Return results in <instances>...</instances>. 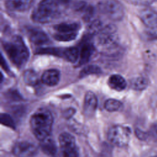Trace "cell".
Here are the masks:
<instances>
[{"instance_id":"9a60e30c","label":"cell","mask_w":157,"mask_h":157,"mask_svg":"<svg viewBox=\"0 0 157 157\" xmlns=\"http://www.w3.org/2000/svg\"><path fill=\"white\" fill-rule=\"evenodd\" d=\"M109 86L116 90V91H122L126 86V82L125 79L120 75L113 74L111 75L108 80Z\"/></svg>"},{"instance_id":"6da1fadb","label":"cell","mask_w":157,"mask_h":157,"mask_svg":"<svg viewBox=\"0 0 157 157\" xmlns=\"http://www.w3.org/2000/svg\"><path fill=\"white\" fill-rule=\"evenodd\" d=\"M70 0H42L32 13L36 22L46 23L57 18L64 10Z\"/></svg>"},{"instance_id":"7a4b0ae2","label":"cell","mask_w":157,"mask_h":157,"mask_svg":"<svg viewBox=\"0 0 157 157\" xmlns=\"http://www.w3.org/2000/svg\"><path fill=\"white\" fill-rule=\"evenodd\" d=\"M2 45L7 55L16 66L21 67L26 63L29 58V51L20 36H15L4 40Z\"/></svg>"},{"instance_id":"4fadbf2b","label":"cell","mask_w":157,"mask_h":157,"mask_svg":"<svg viewBox=\"0 0 157 157\" xmlns=\"http://www.w3.org/2000/svg\"><path fill=\"white\" fill-rule=\"evenodd\" d=\"M28 35L30 40L36 45H42L49 41L47 35L39 29H31L29 30Z\"/></svg>"},{"instance_id":"ba28073f","label":"cell","mask_w":157,"mask_h":157,"mask_svg":"<svg viewBox=\"0 0 157 157\" xmlns=\"http://www.w3.org/2000/svg\"><path fill=\"white\" fill-rule=\"evenodd\" d=\"M13 153L17 157H34L37 153V148L33 143L21 141L14 145Z\"/></svg>"},{"instance_id":"ac0fdd59","label":"cell","mask_w":157,"mask_h":157,"mask_svg":"<svg viewBox=\"0 0 157 157\" xmlns=\"http://www.w3.org/2000/svg\"><path fill=\"white\" fill-rule=\"evenodd\" d=\"M80 51L77 47H69L64 48L63 58L71 63L76 62L79 59Z\"/></svg>"},{"instance_id":"8fae6325","label":"cell","mask_w":157,"mask_h":157,"mask_svg":"<svg viewBox=\"0 0 157 157\" xmlns=\"http://www.w3.org/2000/svg\"><path fill=\"white\" fill-rule=\"evenodd\" d=\"M33 0H7L6 4L10 10L23 12L31 7Z\"/></svg>"},{"instance_id":"ffe728a7","label":"cell","mask_w":157,"mask_h":157,"mask_svg":"<svg viewBox=\"0 0 157 157\" xmlns=\"http://www.w3.org/2000/svg\"><path fill=\"white\" fill-rule=\"evenodd\" d=\"M24 81L26 83L30 85H35L39 83V78L37 74L33 70H26L23 75Z\"/></svg>"},{"instance_id":"e0dca14e","label":"cell","mask_w":157,"mask_h":157,"mask_svg":"<svg viewBox=\"0 0 157 157\" xmlns=\"http://www.w3.org/2000/svg\"><path fill=\"white\" fill-rule=\"evenodd\" d=\"M57 33H77L80 25L77 23H61L54 26Z\"/></svg>"},{"instance_id":"8992f818","label":"cell","mask_w":157,"mask_h":157,"mask_svg":"<svg viewBox=\"0 0 157 157\" xmlns=\"http://www.w3.org/2000/svg\"><path fill=\"white\" fill-rule=\"evenodd\" d=\"M59 142L63 157H78V151L73 136L67 132L61 133Z\"/></svg>"},{"instance_id":"7402d4cb","label":"cell","mask_w":157,"mask_h":157,"mask_svg":"<svg viewBox=\"0 0 157 157\" xmlns=\"http://www.w3.org/2000/svg\"><path fill=\"white\" fill-rule=\"evenodd\" d=\"M77 33H56L54 38L58 41L67 42L75 39L77 37Z\"/></svg>"},{"instance_id":"3957f363","label":"cell","mask_w":157,"mask_h":157,"mask_svg":"<svg viewBox=\"0 0 157 157\" xmlns=\"http://www.w3.org/2000/svg\"><path fill=\"white\" fill-rule=\"evenodd\" d=\"M53 123V118L51 112L44 108L37 110L30 119L32 131L40 141L50 136Z\"/></svg>"},{"instance_id":"30bf717a","label":"cell","mask_w":157,"mask_h":157,"mask_svg":"<svg viewBox=\"0 0 157 157\" xmlns=\"http://www.w3.org/2000/svg\"><path fill=\"white\" fill-rule=\"evenodd\" d=\"M139 17L142 21L148 27L154 28L157 26V13L153 10L144 9L140 11Z\"/></svg>"},{"instance_id":"5bb4252c","label":"cell","mask_w":157,"mask_h":157,"mask_svg":"<svg viewBox=\"0 0 157 157\" xmlns=\"http://www.w3.org/2000/svg\"><path fill=\"white\" fill-rule=\"evenodd\" d=\"M79 51V63L80 64H85L90 60L93 53V46L89 42H85L82 45Z\"/></svg>"},{"instance_id":"4316f807","label":"cell","mask_w":157,"mask_h":157,"mask_svg":"<svg viewBox=\"0 0 157 157\" xmlns=\"http://www.w3.org/2000/svg\"><path fill=\"white\" fill-rule=\"evenodd\" d=\"M150 135H151L155 140H157V123H155L151 126Z\"/></svg>"},{"instance_id":"cb8c5ba5","label":"cell","mask_w":157,"mask_h":157,"mask_svg":"<svg viewBox=\"0 0 157 157\" xmlns=\"http://www.w3.org/2000/svg\"><path fill=\"white\" fill-rule=\"evenodd\" d=\"M1 122L2 124L7 126L10 128L15 129V124L12 117L6 113H2L1 115Z\"/></svg>"},{"instance_id":"44dd1931","label":"cell","mask_w":157,"mask_h":157,"mask_svg":"<svg viewBox=\"0 0 157 157\" xmlns=\"http://www.w3.org/2000/svg\"><path fill=\"white\" fill-rule=\"evenodd\" d=\"M122 107V104L120 101L115 99H107L104 103L105 109L109 112H115L120 110Z\"/></svg>"},{"instance_id":"d6986e66","label":"cell","mask_w":157,"mask_h":157,"mask_svg":"<svg viewBox=\"0 0 157 157\" xmlns=\"http://www.w3.org/2000/svg\"><path fill=\"white\" fill-rule=\"evenodd\" d=\"M148 80L144 77H138L134 78L131 82V87L137 91L145 90L148 85Z\"/></svg>"},{"instance_id":"2e32d148","label":"cell","mask_w":157,"mask_h":157,"mask_svg":"<svg viewBox=\"0 0 157 157\" xmlns=\"http://www.w3.org/2000/svg\"><path fill=\"white\" fill-rule=\"evenodd\" d=\"M40 147L43 151L48 155L54 156L56 153V144L50 136L40 141Z\"/></svg>"},{"instance_id":"52a82bcc","label":"cell","mask_w":157,"mask_h":157,"mask_svg":"<svg viewBox=\"0 0 157 157\" xmlns=\"http://www.w3.org/2000/svg\"><path fill=\"white\" fill-rule=\"evenodd\" d=\"M116 29L113 26L103 27L98 34V43L103 48L109 49L117 44Z\"/></svg>"},{"instance_id":"603a6c76","label":"cell","mask_w":157,"mask_h":157,"mask_svg":"<svg viewBox=\"0 0 157 157\" xmlns=\"http://www.w3.org/2000/svg\"><path fill=\"white\" fill-rule=\"evenodd\" d=\"M101 72V69L97 66H93V65H90L87 67H85L80 72V77H83L86 76L87 75L90 74H99Z\"/></svg>"},{"instance_id":"d4e9b609","label":"cell","mask_w":157,"mask_h":157,"mask_svg":"<svg viewBox=\"0 0 157 157\" xmlns=\"http://www.w3.org/2000/svg\"><path fill=\"white\" fill-rule=\"evenodd\" d=\"M129 2L135 5L147 6L152 4L155 0H128Z\"/></svg>"},{"instance_id":"277c9868","label":"cell","mask_w":157,"mask_h":157,"mask_svg":"<svg viewBox=\"0 0 157 157\" xmlns=\"http://www.w3.org/2000/svg\"><path fill=\"white\" fill-rule=\"evenodd\" d=\"M108 139L113 144L118 147L126 145L131 137V129L124 126L115 125L110 128L108 132Z\"/></svg>"},{"instance_id":"7c38bea8","label":"cell","mask_w":157,"mask_h":157,"mask_svg":"<svg viewBox=\"0 0 157 157\" xmlns=\"http://www.w3.org/2000/svg\"><path fill=\"white\" fill-rule=\"evenodd\" d=\"M59 72L54 69H51L45 71L42 77V82L48 86H55L57 85L59 80Z\"/></svg>"},{"instance_id":"484cf974","label":"cell","mask_w":157,"mask_h":157,"mask_svg":"<svg viewBox=\"0 0 157 157\" xmlns=\"http://www.w3.org/2000/svg\"><path fill=\"white\" fill-rule=\"evenodd\" d=\"M135 133H136V135L137 137V138L141 140H145L148 138V135H150L147 132H146L140 129H138V128L136 129Z\"/></svg>"},{"instance_id":"9c48e42d","label":"cell","mask_w":157,"mask_h":157,"mask_svg":"<svg viewBox=\"0 0 157 157\" xmlns=\"http://www.w3.org/2000/svg\"><path fill=\"white\" fill-rule=\"evenodd\" d=\"M98 105V99L96 95L91 91H88L85 96L83 104V113L87 117L94 115Z\"/></svg>"},{"instance_id":"5b68a950","label":"cell","mask_w":157,"mask_h":157,"mask_svg":"<svg viewBox=\"0 0 157 157\" xmlns=\"http://www.w3.org/2000/svg\"><path fill=\"white\" fill-rule=\"evenodd\" d=\"M100 10L113 20H120L124 16V9L117 0H104L99 5Z\"/></svg>"}]
</instances>
